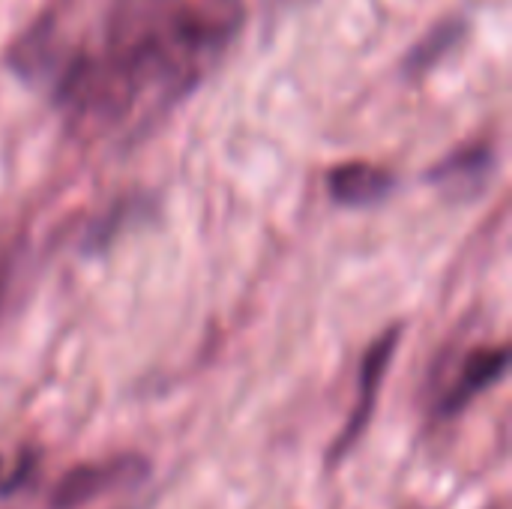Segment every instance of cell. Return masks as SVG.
Segmentation results:
<instances>
[{
  "mask_svg": "<svg viewBox=\"0 0 512 509\" xmlns=\"http://www.w3.org/2000/svg\"><path fill=\"white\" fill-rule=\"evenodd\" d=\"M240 24V0H114L102 48H69L54 102L96 126L165 111L219 63Z\"/></svg>",
  "mask_w": 512,
  "mask_h": 509,
  "instance_id": "1",
  "label": "cell"
},
{
  "mask_svg": "<svg viewBox=\"0 0 512 509\" xmlns=\"http://www.w3.org/2000/svg\"><path fill=\"white\" fill-rule=\"evenodd\" d=\"M147 462L141 456H120V459H108V462H90V465H78L69 474L60 477V483L54 486L48 507L51 509H81L90 501L102 498V495H114L120 489L138 486L147 477Z\"/></svg>",
  "mask_w": 512,
  "mask_h": 509,
  "instance_id": "2",
  "label": "cell"
},
{
  "mask_svg": "<svg viewBox=\"0 0 512 509\" xmlns=\"http://www.w3.org/2000/svg\"><path fill=\"white\" fill-rule=\"evenodd\" d=\"M399 348V327L387 330L384 336L375 339V345L366 351L363 357V369H360V396H357V405L348 417V423L342 426L333 450H330V462H339L345 459L354 444L363 438V432L369 429L372 423V414H375V405H378V396H381V384H384V375L393 363V354Z\"/></svg>",
  "mask_w": 512,
  "mask_h": 509,
  "instance_id": "3",
  "label": "cell"
},
{
  "mask_svg": "<svg viewBox=\"0 0 512 509\" xmlns=\"http://www.w3.org/2000/svg\"><path fill=\"white\" fill-rule=\"evenodd\" d=\"M495 165H498V156L492 144H468L450 153L447 159H441L438 165H432L429 183L444 198L471 201L492 183Z\"/></svg>",
  "mask_w": 512,
  "mask_h": 509,
  "instance_id": "4",
  "label": "cell"
},
{
  "mask_svg": "<svg viewBox=\"0 0 512 509\" xmlns=\"http://www.w3.org/2000/svg\"><path fill=\"white\" fill-rule=\"evenodd\" d=\"M510 354L507 348H477L462 360L459 375L453 378V384L447 387L438 414L441 417H456L462 414L480 393H486L492 384H498L507 372Z\"/></svg>",
  "mask_w": 512,
  "mask_h": 509,
  "instance_id": "5",
  "label": "cell"
},
{
  "mask_svg": "<svg viewBox=\"0 0 512 509\" xmlns=\"http://www.w3.org/2000/svg\"><path fill=\"white\" fill-rule=\"evenodd\" d=\"M396 186V177L369 162H345L336 165L327 177L330 198L342 207H375L381 204Z\"/></svg>",
  "mask_w": 512,
  "mask_h": 509,
  "instance_id": "6",
  "label": "cell"
},
{
  "mask_svg": "<svg viewBox=\"0 0 512 509\" xmlns=\"http://www.w3.org/2000/svg\"><path fill=\"white\" fill-rule=\"evenodd\" d=\"M465 33V21L462 18H447V21H438L420 42H414V48L405 54V72L411 75H420L426 69H432Z\"/></svg>",
  "mask_w": 512,
  "mask_h": 509,
  "instance_id": "7",
  "label": "cell"
}]
</instances>
